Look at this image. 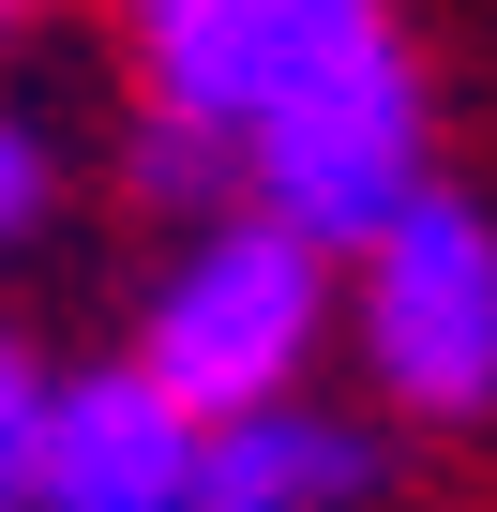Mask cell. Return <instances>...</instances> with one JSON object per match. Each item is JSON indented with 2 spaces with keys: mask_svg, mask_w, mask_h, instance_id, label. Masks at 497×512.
<instances>
[{
  "mask_svg": "<svg viewBox=\"0 0 497 512\" xmlns=\"http://www.w3.org/2000/svg\"><path fill=\"white\" fill-rule=\"evenodd\" d=\"M362 497H377V422L332 407V392L196 422V497L181 512H362Z\"/></svg>",
  "mask_w": 497,
  "mask_h": 512,
  "instance_id": "5b68a950",
  "label": "cell"
},
{
  "mask_svg": "<svg viewBox=\"0 0 497 512\" xmlns=\"http://www.w3.org/2000/svg\"><path fill=\"white\" fill-rule=\"evenodd\" d=\"M46 211H61V151H46V121H31V106H0V256L46 241Z\"/></svg>",
  "mask_w": 497,
  "mask_h": 512,
  "instance_id": "52a82bcc",
  "label": "cell"
},
{
  "mask_svg": "<svg viewBox=\"0 0 497 512\" xmlns=\"http://www.w3.org/2000/svg\"><path fill=\"white\" fill-rule=\"evenodd\" d=\"M151 121L226 151V196L317 256L377 241L437 181V76L392 0H121Z\"/></svg>",
  "mask_w": 497,
  "mask_h": 512,
  "instance_id": "6da1fadb",
  "label": "cell"
},
{
  "mask_svg": "<svg viewBox=\"0 0 497 512\" xmlns=\"http://www.w3.org/2000/svg\"><path fill=\"white\" fill-rule=\"evenodd\" d=\"M31 16H46V0H0V46H16V31H31Z\"/></svg>",
  "mask_w": 497,
  "mask_h": 512,
  "instance_id": "ba28073f",
  "label": "cell"
},
{
  "mask_svg": "<svg viewBox=\"0 0 497 512\" xmlns=\"http://www.w3.org/2000/svg\"><path fill=\"white\" fill-rule=\"evenodd\" d=\"M332 347L362 362L377 422L482 437L497 422V196L422 181L377 241L332 256Z\"/></svg>",
  "mask_w": 497,
  "mask_h": 512,
  "instance_id": "3957f363",
  "label": "cell"
},
{
  "mask_svg": "<svg viewBox=\"0 0 497 512\" xmlns=\"http://www.w3.org/2000/svg\"><path fill=\"white\" fill-rule=\"evenodd\" d=\"M181 422H241V407H287L317 392L332 362V256L272 211H196L166 256H151V287H136V347H121Z\"/></svg>",
  "mask_w": 497,
  "mask_h": 512,
  "instance_id": "7a4b0ae2",
  "label": "cell"
},
{
  "mask_svg": "<svg viewBox=\"0 0 497 512\" xmlns=\"http://www.w3.org/2000/svg\"><path fill=\"white\" fill-rule=\"evenodd\" d=\"M46 332H16L0 317V512H31V437H46Z\"/></svg>",
  "mask_w": 497,
  "mask_h": 512,
  "instance_id": "8992f818",
  "label": "cell"
},
{
  "mask_svg": "<svg viewBox=\"0 0 497 512\" xmlns=\"http://www.w3.org/2000/svg\"><path fill=\"white\" fill-rule=\"evenodd\" d=\"M181 497H196V422L136 362H61L31 437V512H181Z\"/></svg>",
  "mask_w": 497,
  "mask_h": 512,
  "instance_id": "277c9868",
  "label": "cell"
}]
</instances>
